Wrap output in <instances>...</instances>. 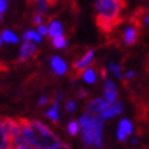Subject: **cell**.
<instances>
[{"label":"cell","mask_w":149,"mask_h":149,"mask_svg":"<svg viewBox=\"0 0 149 149\" xmlns=\"http://www.w3.org/2000/svg\"><path fill=\"white\" fill-rule=\"evenodd\" d=\"M18 120L22 125L26 143L32 148L51 149L61 142L58 136L52 130H50L45 124L38 120H29L26 118H18Z\"/></svg>","instance_id":"obj_1"},{"label":"cell","mask_w":149,"mask_h":149,"mask_svg":"<svg viewBox=\"0 0 149 149\" xmlns=\"http://www.w3.org/2000/svg\"><path fill=\"white\" fill-rule=\"evenodd\" d=\"M96 23L102 33L109 34L123 22L121 12L126 7L125 0H96Z\"/></svg>","instance_id":"obj_2"},{"label":"cell","mask_w":149,"mask_h":149,"mask_svg":"<svg viewBox=\"0 0 149 149\" xmlns=\"http://www.w3.org/2000/svg\"><path fill=\"white\" fill-rule=\"evenodd\" d=\"M93 56H95V50L93 49H90V50H87V52H86V54L83 57L79 58L77 62H74L73 70L77 73L78 77L80 75L81 73H83V70H85L86 68L90 67V64L93 61Z\"/></svg>","instance_id":"obj_3"},{"label":"cell","mask_w":149,"mask_h":149,"mask_svg":"<svg viewBox=\"0 0 149 149\" xmlns=\"http://www.w3.org/2000/svg\"><path fill=\"white\" fill-rule=\"evenodd\" d=\"M108 106V103L106 102L104 98H95L92 101H90L87 103V106L85 108L86 113L87 114H91V115H100L102 111L106 109V107Z\"/></svg>","instance_id":"obj_4"},{"label":"cell","mask_w":149,"mask_h":149,"mask_svg":"<svg viewBox=\"0 0 149 149\" xmlns=\"http://www.w3.org/2000/svg\"><path fill=\"white\" fill-rule=\"evenodd\" d=\"M124 110V106L120 101H114L113 103H109L108 106L106 107L102 113L100 114L103 119H109V118H114L119 114H121Z\"/></svg>","instance_id":"obj_5"},{"label":"cell","mask_w":149,"mask_h":149,"mask_svg":"<svg viewBox=\"0 0 149 149\" xmlns=\"http://www.w3.org/2000/svg\"><path fill=\"white\" fill-rule=\"evenodd\" d=\"M50 64H51L52 72H54L58 77L64 75V74L67 73V70H68V65H67L65 61L59 56H52L51 61H50Z\"/></svg>","instance_id":"obj_6"},{"label":"cell","mask_w":149,"mask_h":149,"mask_svg":"<svg viewBox=\"0 0 149 149\" xmlns=\"http://www.w3.org/2000/svg\"><path fill=\"white\" fill-rule=\"evenodd\" d=\"M103 93H104V100H106V102L108 104L116 101L118 90H116V85L114 84V81H111L110 79L106 78V85H104Z\"/></svg>","instance_id":"obj_7"},{"label":"cell","mask_w":149,"mask_h":149,"mask_svg":"<svg viewBox=\"0 0 149 149\" xmlns=\"http://www.w3.org/2000/svg\"><path fill=\"white\" fill-rule=\"evenodd\" d=\"M36 52H38V47H36L32 41H24L23 45L21 46L19 49V56H18V59L19 61H26L29 57H33Z\"/></svg>","instance_id":"obj_8"},{"label":"cell","mask_w":149,"mask_h":149,"mask_svg":"<svg viewBox=\"0 0 149 149\" xmlns=\"http://www.w3.org/2000/svg\"><path fill=\"white\" fill-rule=\"evenodd\" d=\"M138 34H139V29H137L136 27L130 26V27L126 28L124 34H123V40L125 42V45L126 46L133 45L138 39Z\"/></svg>","instance_id":"obj_9"},{"label":"cell","mask_w":149,"mask_h":149,"mask_svg":"<svg viewBox=\"0 0 149 149\" xmlns=\"http://www.w3.org/2000/svg\"><path fill=\"white\" fill-rule=\"evenodd\" d=\"M49 28V36L52 38H56V36H61L63 35V26L58 19H52L50 21V23L47 26Z\"/></svg>","instance_id":"obj_10"},{"label":"cell","mask_w":149,"mask_h":149,"mask_svg":"<svg viewBox=\"0 0 149 149\" xmlns=\"http://www.w3.org/2000/svg\"><path fill=\"white\" fill-rule=\"evenodd\" d=\"M0 149H12V146L10 143L9 137L6 135L1 119H0Z\"/></svg>","instance_id":"obj_11"},{"label":"cell","mask_w":149,"mask_h":149,"mask_svg":"<svg viewBox=\"0 0 149 149\" xmlns=\"http://www.w3.org/2000/svg\"><path fill=\"white\" fill-rule=\"evenodd\" d=\"M22 39L24 41H34V42H41L42 41V36L36 32V31H32V29H28L22 35Z\"/></svg>","instance_id":"obj_12"},{"label":"cell","mask_w":149,"mask_h":149,"mask_svg":"<svg viewBox=\"0 0 149 149\" xmlns=\"http://www.w3.org/2000/svg\"><path fill=\"white\" fill-rule=\"evenodd\" d=\"M81 77H83V80L86 84H95L96 80H97V77H96V72L93 68L88 67L85 70H83L81 73Z\"/></svg>","instance_id":"obj_13"},{"label":"cell","mask_w":149,"mask_h":149,"mask_svg":"<svg viewBox=\"0 0 149 149\" xmlns=\"http://www.w3.org/2000/svg\"><path fill=\"white\" fill-rule=\"evenodd\" d=\"M58 102H59V101L55 100L54 102H52V108L46 111V116H47L49 119H51V120L54 121L55 124L58 123V119H59V118H58Z\"/></svg>","instance_id":"obj_14"},{"label":"cell","mask_w":149,"mask_h":149,"mask_svg":"<svg viewBox=\"0 0 149 149\" xmlns=\"http://www.w3.org/2000/svg\"><path fill=\"white\" fill-rule=\"evenodd\" d=\"M1 39H3V41L9 42V44H17L18 42V36L12 31H10V29H5V31L3 32Z\"/></svg>","instance_id":"obj_15"},{"label":"cell","mask_w":149,"mask_h":149,"mask_svg":"<svg viewBox=\"0 0 149 149\" xmlns=\"http://www.w3.org/2000/svg\"><path fill=\"white\" fill-rule=\"evenodd\" d=\"M35 1V10L36 13H40V15H46L49 11V7L50 4L47 3V0H34Z\"/></svg>","instance_id":"obj_16"},{"label":"cell","mask_w":149,"mask_h":149,"mask_svg":"<svg viewBox=\"0 0 149 149\" xmlns=\"http://www.w3.org/2000/svg\"><path fill=\"white\" fill-rule=\"evenodd\" d=\"M93 116L95 115H91V114H84L83 116H80L79 119V124L81 126V129H84V127H87V126H90L93 121Z\"/></svg>","instance_id":"obj_17"},{"label":"cell","mask_w":149,"mask_h":149,"mask_svg":"<svg viewBox=\"0 0 149 149\" xmlns=\"http://www.w3.org/2000/svg\"><path fill=\"white\" fill-rule=\"evenodd\" d=\"M67 45V39L65 36L61 35V36H56V38H52V46L56 49H63Z\"/></svg>","instance_id":"obj_18"},{"label":"cell","mask_w":149,"mask_h":149,"mask_svg":"<svg viewBox=\"0 0 149 149\" xmlns=\"http://www.w3.org/2000/svg\"><path fill=\"white\" fill-rule=\"evenodd\" d=\"M119 129H121L126 135L130 136L132 133V124L127 120V119H123L120 121V124H119Z\"/></svg>","instance_id":"obj_19"},{"label":"cell","mask_w":149,"mask_h":149,"mask_svg":"<svg viewBox=\"0 0 149 149\" xmlns=\"http://www.w3.org/2000/svg\"><path fill=\"white\" fill-rule=\"evenodd\" d=\"M109 70L114 74V75L118 78V79H123V72H121V67L114 63V62H110L109 63Z\"/></svg>","instance_id":"obj_20"},{"label":"cell","mask_w":149,"mask_h":149,"mask_svg":"<svg viewBox=\"0 0 149 149\" xmlns=\"http://www.w3.org/2000/svg\"><path fill=\"white\" fill-rule=\"evenodd\" d=\"M67 131L70 136H77L78 132H79V124L77 121H70L68 123V126H67Z\"/></svg>","instance_id":"obj_21"},{"label":"cell","mask_w":149,"mask_h":149,"mask_svg":"<svg viewBox=\"0 0 149 149\" xmlns=\"http://www.w3.org/2000/svg\"><path fill=\"white\" fill-rule=\"evenodd\" d=\"M65 110L67 113H73L74 110H75V102L73 100H68L65 103Z\"/></svg>","instance_id":"obj_22"},{"label":"cell","mask_w":149,"mask_h":149,"mask_svg":"<svg viewBox=\"0 0 149 149\" xmlns=\"http://www.w3.org/2000/svg\"><path fill=\"white\" fill-rule=\"evenodd\" d=\"M38 32L41 36H45V35H47L49 34V28H47V26L46 24H44V23H41V24H39L38 26Z\"/></svg>","instance_id":"obj_23"},{"label":"cell","mask_w":149,"mask_h":149,"mask_svg":"<svg viewBox=\"0 0 149 149\" xmlns=\"http://www.w3.org/2000/svg\"><path fill=\"white\" fill-rule=\"evenodd\" d=\"M6 10H7V0H0V19H3V16Z\"/></svg>","instance_id":"obj_24"},{"label":"cell","mask_w":149,"mask_h":149,"mask_svg":"<svg viewBox=\"0 0 149 149\" xmlns=\"http://www.w3.org/2000/svg\"><path fill=\"white\" fill-rule=\"evenodd\" d=\"M44 22V17H42V15H40V13H34V16H33V23L35 24V26H39V24H41Z\"/></svg>","instance_id":"obj_25"},{"label":"cell","mask_w":149,"mask_h":149,"mask_svg":"<svg viewBox=\"0 0 149 149\" xmlns=\"http://www.w3.org/2000/svg\"><path fill=\"white\" fill-rule=\"evenodd\" d=\"M118 139L120 142H126V139H127V135L121 129H118Z\"/></svg>","instance_id":"obj_26"},{"label":"cell","mask_w":149,"mask_h":149,"mask_svg":"<svg viewBox=\"0 0 149 149\" xmlns=\"http://www.w3.org/2000/svg\"><path fill=\"white\" fill-rule=\"evenodd\" d=\"M87 96H88V92L85 91V90H83V88H80V90L77 92V97L78 98H86Z\"/></svg>","instance_id":"obj_27"},{"label":"cell","mask_w":149,"mask_h":149,"mask_svg":"<svg viewBox=\"0 0 149 149\" xmlns=\"http://www.w3.org/2000/svg\"><path fill=\"white\" fill-rule=\"evenodd\" d=\"M51 149H72L67 143H63V142H59L58 144H56L54 148H51Z\"/></svg>","instance_id":"obj_28"},{"label":"cell","mask_w":149,"mask_h":149,"mask_svg":"<svg viewBox=\"0 0 149 149\" xmlns=\"http://www.w3.org/2000/svg\"><path fill=\"white\" fill-rule=\"evenodd\" d=\"M135 75H136V72L135 70H129V72H126V74H125V79L126 80H130L132 78H135Z\"/></svg>","instance_id":"obj_29"},{"label":"cell","mask_w":149,"mask_h":149,"mask_svg":"<svg viewBox=\"0 0 149 149\" xmlns=\"http://www.w3.org/2000/svg\"><path fill=\"white\" fill-rule=\"evenodd\" d=\"M49 98L47 97H45V96H44V97H40L39 98V101H38V104L39 106H45V104H47L49 103Z\"/></svg>","instance_id":"obj_30"},{"label":"cell","mask_w":149,"mask_h":149,"mask_svg":"<svg viewBox=\"0 0 149 149\" xmlns=\"http://www.w3.org/2000/svg\"><path fill=\"white\" fill-rule=\"evenodd\" d=\"M143 23H144L146 26H148V27H149V12H148V11L146 12L144 17H143Z\"/></svg>","instance_id":"obj_31"},{"label":"cell","mask_w":149,"mask_h":149,"mask_svg":"<svg viewBox=\"0 0 149 149\" xmlns=\"http://www.w3.org/2000/svg\"><path fill=\"white\" fill-rule=\"evenodd\" d=\"M12 149H34L32 147H29L27 144H21V146H17V147H13Z\"/></svg>","instance_id":"obj_32"},{"label":"cell","mask_w":149,"mask_h":149,"mask_svg":"<svg viewBox=\"0 0 149 149\" xmlns=\"http://www.w3.org/2000/svg\"><path fill=\"white\" fill-rule=\"evenodd\" d=\"M59 0H47V3L50 4V6H52V5H55L56 3H58Z\"/></svg>","instance_id":"obj_33"},{"label":"cell","mask_w":149,"mask_h":149,"mask_svg":"<svg viewBox=\"0 0 149 149\" xmlns=\"http://www.w3.org/2000/svg\"><path fill=\"white\" fill-rule=\"evenodd\" d=\"M132 143H133V144H137V138H133V139H132Z\"/></svg>","instance_id":"obj_34"},{"label":"cell","mask_w":149,"mask_h":149,"mask_svg":"<svg viewBox=\"0 0 149 149\" xmlns=\"http://www.w3.org/2000/svg\"><path fill=\"white\" fill-rule=\"evenodd\" d=\"M3 42H4V41H3V39H1V34H0V46L3 45Z\"/></svg>","instance_id":"obj_35"}]
</instances>
